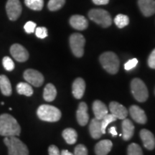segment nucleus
I'll list each match as a JSON object with an SVG mask.
<instances>
[{"label": "nucleus", "instance_id": "nucleus-1", "mask_svg": "<svg viewBox=\"0 0 155 155\" xmlns=\"http://www.w3.org/2000/svg\"><path fill=\"white\" fill-rule=\"evenodd\" d=\"M21 132V127L12 116L8 114L0 115V135L4 137H17Z\"/></svg>", "mask_w": 155, "mask_h": 155}, {"label": "nucleus", "instance_id": "nucleus-2", "mask_svg": "<svg viewBox=\"0 0 155 155\" xmlns=\"http://www.w3.org/2000/svg\"><path fill=\"white\" fill-rule=\"evenodd\" d=\"M4 143L8 148L9 155H29L28 147L16 137H5Z\"/></svg>", "mask_w": 155, "mask_h": 155}, {"label": "nucleus", "instance_id": "nucleus-3", "mask_svg": "<svg viewBox=\"0 0 155 155\" xmlns=\"http://www.w3.org/2000/svg\"><path fill=\"white\" fill-rule=\"evenodd\" d=\"M37 114L39 119L48 122H56L61 118V111L53 106L43 104L38 108Z\"/></svg>", "mask_w": 155, "mask_h": 155}, {"label": "nucleus", "instance_id": "nucleus-4", "mask_svg": "<svg viewBox=\"0 0 155 155\" xmlns=\"http://www.w3.org/2000/svg\"><path fill=\"white\" fill-rule=\"evenodd\" d=\"M100 62L103 68L111 74H116L119 69V60L113 52H106L100 56Z\"/></svg>", "mask_w": 155, "mask_h": 155}, {"label": "nucleus", "instance_id": "nucleus-5", "mask_svg": "<svg viewBox=\"0 0 155 155\" xmlns=\"http://www.w3.org/2000/svg\"><path fill=\"white\" fill-rule=\"evenodd\" d=\"M88 17L91 20L101 25L102 28H108L111 25V17L106 10L102 9H93L88 12Z\"/></svg>", "mask_w": 155, "mask_h": 155}, {"label": "nucleus", "instance_id": "nucleus-6", "mask_svg": "<svg viewBox=\"0 0 155 155\" xmlns=\"http://www.w3.org/2000/svg\"><path fill=\"white\" fill-rule=\"evenodd\" d=\"M131 89L134 97L139 102H144L148 98L149 93L145 83L141 79L134 78L131 83Z\"/></svg>", "mask_w": 155, "mask_h": 155}, {"label": "nucleus", "instance_id": "nucleus-7", "mask_svg": "<svg viewBox=\"0 0 155 155\" xmlns=\"http://www.w3.org/2000/svg\"><path fill=\"white\" fill-rule=\"evenodd\" d=\"M69 42L73 55L77 58L82 57L84 54V46L86 43L83 35L79 33H73L70 37Z\"/></svg>", "mask_w": 155, "mask_h": 155}, {"label": "nucleus", "instance_id": "nucleus-8", "mask_svg": "<svg viewBox=\"0 0 155 155\" xmlns=\"http://www.w3.org/2000/svg\"><path fill=\"white\" fill-rule=\"evenodd\" d=\"M6 10L10 20H17L20 16L22 10V5L19 0H8L6 4Z\"/></svg>", "mask_w": 155, "mask_h": 155}, {"label": "nucleus", "instance_id": "nucleus-9", "mask_svg": "<svg viewBox=\"0 0 155 155\" xmlns=\"http://www.w3.org/2000/svg\"><path fill=\"white\" fill-rule=\"evenodd\" d=\"M25 80L35 87H40L43 84L44 76L41 73L34 69H28L23 74Z\"/></svg>", "mask_w": 155, "mask_h": 155}, {"label": "nucleus", "instance_id": "nucleus-10", "mask_svg": "<svg viewBox=\"0 0 155 155\" xmlns=\"http://www.w3.org/2000/svg\"><path fill=\"white\" fill-rule=\"evenodd\" d=\"M10 53L17 61L20 63L27 61L29 58L28 51L19 44H14L11 46Z\"/></svg>", "mask_w": 155, "mask_h": 155}, {"label": "nucleus", "instance_id": "nucleus-11", "mask_svg": "<svg viewBox=\"0 0 155 155\" xmlns=\"http://www.w3.org/2000/svg\"><path fill=\"white\" fill-rule=\"evenodd\" d=\"M138 5L145 17H150L155 13V0H138Z\"/></svg>", "mask_w": 155, "mask_h": 155}, {"label": "nucleus", "instance_id": "nucleus-12", "mask_svg": "<svg viewBox=\"0 0 155 155\" xmlns=\"http://www.w3.org/2000/svg\"><path fill=\"white\" fill-rule=\"evenodd\" d=\"M109 109L111 111V114L116 116V119L124 120L127 118L128 115V111L127 108L118 102L112 101L110 103Z\"/></svg>", "mask_w": 155, "mask_h": 155}, {"label": "nucleus", "instance_id": "nucleus-13", "mask_svg": "<svg viewBox=\"0 0 155 155\" xmlns=\"http://www.w3.org/2000/svg\"><path fill=\"white\" fill-rule=\"evenodd\" d=\"M129 113L131 118L137 122V123L141 124H144L147 121V118L146 114L144 110L138 106L133 105L129 108Z\"/></svg>", "mask_w": 155, "mask_h": 155}, {"label": "nucleus", "instance_id": "nucleus-14", "mask_svg": "<svg viewBox=\"0 0 155 155\" xmlns=\"http://www.w3.org/2000/svg\"><path fill=\"white\" fill-rule=\"evenodd\" d=\"M71 26L75 30H84L88 28V22L86 17L82 15H73L69 20Z\"/></svg>", "mask_w": 155, "mask_h": 155}, {"label": "nucleus", "instance_id": "nucleus-15", "mask_svg": "<svg viewBox=\"0 0 155 155\" xmlns=\"http://www.w3.org/2000/svg\"><path fill=\"white\" fill-rule=\"evenodd\" d=\"M140 137L144 147L148 150H154L155 147V138L153 134L147 129L140 131Z\"/></svg>", "mask_w": 155, "mask_h": 155}, {"label": "nucleus", "instance_id": "nucleus-16", "mask_svg": "<svg viewBox=\"0 0 155 155\" xmlns=\"http://www.w3.org/2000/svg\"><path fill=\"white\" fill-rule=\"evenodd\" d=\"M77 121L81 126H86L88 122L89 116L88 114V106L85 102L79 104L76 112Z\"/></svg>", "mask_w": 155, "mask_h": 155}, {"label": "nucleus", "instance_id": "nucleus-17", "mask_svg": "<svg viewBox=\"0 0 155 155\" xmlns=\"http://www.w3.org/2000/svg\"><path fill=\"white\" fill-rule=\"evenodd\" d=\"M86 90V83L81 78H78L73 83V95L76 99H81L83 96Z\"/></svg>", "mask_w": 155, "mask_h": 155}, {"label": "nucleus", "instance_id": "nucleus-18", "mask_svg": "<svg viewBox=\"0 0 155 155\" xmlns=\"http://www.w3.org/2000/svg\"><path fill=\"white\" fill-rule=\"evenodd\" d=\"M112 144L111 141L108 139L100 141L95 147V152L96 155H107L111 150Z\"/></svg>", "mask_w": 155, "mask_h": 155}, {"label": "nucleus", "instance_id": "nucleus-19", "mask_svg": "<svg viewBox=\"0 0 155 155\" xmlns=\"http://www.w3.org/2000/svg\"><path fill=\"white\" fill-rule=\"evenodd\" d=\"M93 111H94L95 118L101 120L103 118L108 114V108L105 104L101 101L96 100L93 104Z\"/></svg>", "mask_w": 155, "mask_h": 155}, {"label": "nucleus", "instance_id": "nucleus-20", "mask_svg": "<svg viewBox=\"0 0 155 155\" xmlns=\"http://www.w3.org/2000/svg\"><path fill=\"white\" fill-rule=\"evenodd\" d=\"M122 130L123 134L122 137L125 141H129L133 137L134 132V126L133 123L131 121V120L128 119L126 118L123 120L122 122Z\"/></svg>", "mask_w": 155, "mask_h": 155}, {"label": "nucleus", "instance_id": "nucleus-21", "mask_svg": "<svg viewBox=\"0 0 155 155\" xmlns=\"http://www.w3.org/2000/svg\"><path fill=\"white\" fill-rule=\"evenodd\" d=\"M89 131L92 138L95 139H99L103 134L101 131V121L96 118L93 119L89 125Z\"/></svg>", "mask_w": 155, "mask_h": 155}, {"label": "nucleus", "instance_id": "nucleus-22", "mask_svg": "<svg viewBox=\"0 0 155 155\" xmlns=\"http://www.w3.org/2000/svg\"><path fill=\"white\" fill-rule=\"evenodd\" d=\"M0 89L4 96H9L12 94V85L9 78L5 75H0Z\"/></svg>", "mask_w": 155, "mask_h": 155}, {"label": "nucleus", "instance_id": "nucleus-23", "mask_svg": "<svg viewBox=\"0 0 155 155\" xmlns=\"http://www.w3.org/2000/svg\"><path fill=\"white\" fill-rule=\"evenodd\" d=\"M57 96V90L55 86L52 83H48L44 88L43 98L48 102H51L55 100Z\"/></svg>", "mask_w": 155, "mask_h": 155}, {"label": "nucleus", "instance_id": "nucleus-24", "mask_svg": "<svg viewBox=\"0 0 155 155\" xmlns=\"http://www.w3.org/2000/svg\"><path fill=\"white\" fill-rule=\"evenodd\" d=\"M63 137L68 144H74L77 141L78 134L75 129L68 128L63 131Z\"/></svg>", "mask_w": 155, "mask_h": 155}, {"label": "nucleus", "instance_id": "nucleus-25", "mask_svg": "<svg viewBox=\"0 0 155 155\" xmlns=\"http://www.w3.org/2000/svg\"><path fill=\"white\" fill-rule=\"evenodd\" d=\"M17 91L19 94L25 95L26 96H31L33 94V89L29 83H19L17 85Z\"/></svg>", "mask_w": 155, "mask_h": 155}, {"label": "nucleus", "instance_id": "nucleus-26", "mask_svg": "<svg viewBox=\"0 0 155 155\" xmlns=\"http://www.w3.org/2000/svg\"><path fill=\"white\" fill-rule=\"evenodd\" d=\"M25 5L35 11H40L43 8L44 0H25Z\"/></svg>", "mask_w": 155, "mask_h": 155}, {"label": "nucleus", "instance_id": "nucleus-27", "mask_svg": "<svg viewBox=\"0 0 155 155\" xmlns=\"http://www.w3.org/2000/svg\"><path fill=\"white\" fill-rule=\"evenodd\" d=\"M114 23L119 28H123L127 26L129 23V17L125 15L119 14L114 18Z\"/></svg>", "mask_w": 155, "mask_h": 155}, {"label": "nucleus", "instance_id": "nucleus-28", "mask_svg": "<svg viewBox=\"0 0 155 155\" xmlns=\"http://www.w3.org/2000/svg\"><path fill=\"white\" fill-rule=\"evenodd\" d=\"M116 117L111 114H106V115L101 120V131L103 134H106V129L107 128L108 125L109 124L112 123L113 121H116Z\"/></svg>", "mask_w": 155, "mask_h": 155}, {"label": "nucleus", "instance_id": "nucleus-29", "mask_svg": "<svg viewBox=\"0 0 155 155\" xmlns=\"http://www.w3.org/2000/svg\"><path fill=\"white\" fill-rule=\"evenodd\" d=\"M65 3V0H50L48 4V7L50 11H57L61 9Z\"/></svg>", "mask_w": 155, "mask_h": 155}, {"label": "nucleus", "instance_id": "nucleus-30", "mask_svg": "<svg viewBox=\"0 0 155 155\" xmlns=\"http://www.w3.org/2000/svg\"><path fill=\"white\" fill-rule=\"evenodd\" d=\"M128 155H143L142 150L139 145L135 143L129 144L128 147Z\"/></svg>", "mask_w": 155, "mask_h": 155}, {"label": "nucleus", "instance_id": "nucleus-31", "mask_svg": "<svg viewBox=\"0 0 155 155\" xmlns=\"http://www.w3.org/2000/svg\"><path fill=\"white\" fill-rule=\"evenodd\" d=\"M3 66L7 71H12L15 69V63L8 56L4 57L2 59Z\"/></svg>", "mask_w": 155, "mask_h": 155}, {"label": "nucleus", "instance_id": "nucleus-32", "mask_svg": "<svg viewBox=\"0 0 155 155\" xmlns=\"http://www.w3.org/2000/svg\"><path fill=\"white\" fill-rule=\"evenodd\" d=\"M73 155H88V150L85 145L78 144L75 148Z\"/></svg>", "mask_w": 155, "mask_h": 155}, {"label": "nucleus", "instance_id": "nucleus-33", "mask_svg": "<svg viewBox=\"0 0 155 155\" xmlns=\"http://www.w3.org/2000/svg\"><path fill=\"white\" fill-rule=\"evenodd\" d=\"M35 35L38 38L44 39L48 36V30L44 27H39L35 29Z\"/></svg>", "mask_w": 155, "mask_h": 155}, {"label": "nucleus", "instance_id": "nucleus-34", "mask_svg": "<svg viewBox=\"0 0 155 155\" xmlns=\"http://www.w3.org/2000/svg\"><path fill=\"white\" fill-rule=\"evenodd\" d=\"M24 29L27 33H33L35 31L36 24L35 22H32V21H29V22H28L25 25Z\"/></svg>", "mask_w": 155, "mask_h": 155}, {"label": "nucleus", "instance_id": "nucleus-35", "mask_svg": "<svg viewBox=\"0 0 155 155\" xmlns=\"http://www.w3.org/2000/svg\"><path fill=\"white\" fill-rule=\"evenodd\" d=\"M137 64H138V60L137 58H133L125 63L124 68L126 71H130V70L134 68Z\"/></svg>", "mask_w": 155, "mask_h": 155}, {"label": "nucleus", "instance_id": "nucleus-36", "mask_svg": "<svg viewBox=\"0 0 155 155\" xmlns=\"http://www.w3.org/2000/svg\"><path fill=\"white\" fill-rule=\"evenodd\" d=\"M148 65L151 68L155 69V49L151 53L148 58Z\"/></svg>", "mask_w": 155, "mask_h": 155}, {"label": "nucleus", "instance_id": "nucleus-37", "mask_svg": "<svg viewBox=\"0 0 155 155\" xmlns=\"http://www.w3.org/2000/svg\"><path fill=\"white\" fill-rule=\"evenodd\" d=\"M48 153L49 155H61L59 149L55 145H50L48 148Z\"/></svg>", "mask_w": 155, "mask_h": 155}, {"label": "nucleus", "instance_id": "nucleus-38", "mask_svg": "<svg viewBox=\"0 0 155 155\" xmlns=\"http://www.w3.org/2000/svg\"><path fill=\"white\" fill-rule=\"evenodd\" d=\"M92 1L96 5H106L109 2V0H92Z\"/></svg>", "mask_w": 155, "mask_h": 155}, {"label": "nucleus", "instance_id": "nucleus-39", "mask_svg": "<svg viewBox=\"0 0 155 155\" xmlns=\"http://www.w3.org/2000/svg\"><path fill=\"white\" fill-rule=\"evenodd\" d=\"M108 132L110 134H111V135L113 136V137H115V136L117 135V132H116V128L114 127H112L109 129V130H108Z\"/></svg>", "mask_w": 155, "mask_h": 155}, {"label": "nucleus", "instance_id": "nucleus-40", "mask_svg": "<svg viewBox=\"0 0 155 155\" xmlns=\"http://www.w3.org/2000/svg\"><path fill=\"white\" fill-rule=\"evenodd\" d=\"M61 155H73V154L68 150H63L61 152Z\"/></svg>", "mask_w": 155, "mask_h": 155}]
</instances>
